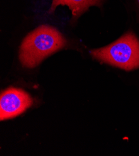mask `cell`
<instances>
[{
    "mask_svg": "<svg viewBox=\"0 0 139 156\" xmlns=\"http://www.w3.org/2000/svg\"><path fill=\"white\" fill-rule=\"evenodd\" d=\"M67 42L56 28L42 25L27 35L19 52L23 67L34 68L47 57L64 48Z\"/></svg>",
    "mask_w": 139,
    "mask_h": 156,
    "instance_id": "cell-1",
    "label": "cell"
},
{
    "mask_svg": "<svg viewBox=\"0 0 139 156\" xmlns=\"http://www.w3.org/2000/svg\"><path fill=\"white\" fill-rule=\"evenodd\" d=\"M90 55L99 62L130 71L139 68V40L128 32L111 44L92 50Z\"/></svg>",
    "mask_w": 139,
    "mask_h": 156,
    "instance_id": "cell-2",
    "label": "cell"
},
{
    "mask_svg": "<svg viewBox=\"0 0 139 156\" xmlns=\"http://www.w3.org/2000/svg\"><path fill=\"white\" fill-rule=\"evenodd\" d=\"M33 103V98L25 91L9 88L2 93L0 97V119L4 121L20 115Z\"/></svg>",
    "mask_w": 139,
    "mask_h": 156,
    "instance_id": "cell-3",
    "label": "cell"
},
{
    "mask_svg": "<svg viewBox=\"0 0 139 156\" xmlns=\"http://www.w3.org/2000/svg\"><path fill=\"white\" fill-rule=\"evenodd\" d=\"M102 0H52L49 12H53L58 6H67L72 12L73 19H78L90 6H99Z\"/></svg>",
    "mask_w": 139,
    "mask_h": 156,
    "instance_id": "cell-4",
    "label": "cell"
},
{
    "mask_svg": "<svg viewBox=\"0 0 139 156\" xmlns=\"http://www.w3.org/2000/svg\"><path fill=\"white\" fill-rule=\"evenodd\" d=\"M137 1H138V4H139V0H137Z\"/></svg>",
    "mask_w": 139,
    "mask_h": 156,
    "instance_id": "cell-5",
    "label": "cell"
}]
</instances>
